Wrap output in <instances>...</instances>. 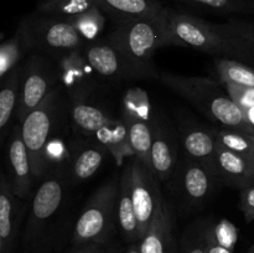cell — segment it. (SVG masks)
Wrapping results in <instances>:
<instances>
[{
  "instance_id": "1",
  "label": "cell",
  "mask_w": 254,
  "mask_h": 253,
  "mask_svg": "<svg viewBox=\"0 0 254 253\" xmlns=\"http://www.w3.org/2000/svg\"><path fill=\"white\" fill-rule=\"evenodd\" d=\"M68 123V99L62 83L21 121V135L36 180L50 173V151Z\"/></svg>"
},
{
  "instance_id": "2",
  "label": "cell",
  "mask_w": 254,
  "mask_h": 253,
  "mask_svg": "<svg viewBox=\"0 0 254 253\" xmlns=\"http://www.w3.org/2000/svg\"><path fill=\"white\" fill-rule=\"evenodd\" d=\"M161 83L185 98L205 117L223 128L254 136V126L247 114L233 101L227 89L213 79L171 73L159 74Z\"/></svg>"
},
{
  "instance_id": "3",
  "label": "cell",
  "mask_w": 254,
  "mask_h": 253,
  "mask_svg": "<svg viewBox=\"0 0 254 253\" xmlns=\"http://www.w3.org/2000/svg\"><path fill=\"white\" fill-rule=\"evenodd\" d=\"M168 7L154 16L131 19L117 22L108 39L121 51L145 72L148 77L155 76L153 56L160 47H166V17Z\"/></svg>"
},
{
  "instance_id": "4",
  "label": "cell",
  "mask_w": 254,
  "mask_h": 253,
  "mask_svg": "<svg viewBox=\"0 0 254 253\" xmlns=\"http://www.w3.org/2000/svg\"><path fill=\"white\" fill-rule=\"evenodd\" d=\"M32 49L41 55L61 62L73 55L82 54L87 39L76 25L49 15L34 14L24 19Z\"/></svg>"
},
{
  "instance_id": "5",
  "label": "cell",
  "mask_w": 254,
  "mask_h": 253,
  "mask_svg": "<svg viewBox=\"0 0 254 253\" xmlns=\"http://www.w3.org/2000/svg\"><path fill=\"white\" fill-rule=\"evenodd\" d=\"M119 183L109 181L93 193L74 225L73 242L77 245L103 243L117 226V197Z\"/></svg>"
},
{
  "instance_id": "6",
  "label": "cell",
  "mask_w": 254,
  "mask_h": 253,
  "mask_svg": "<svg viewBox=\"0 0 254 253\" xmlns=\"http://www.w3.org/2000/svg\"><path fill=\"white\" fill-rule=\"evenodd\" d=\"M190 47L215 57H226L227 44L213 22L168 10L166 47Z\"/></svg>"
},
{
  "instance_id": "7",
  "label": "cell",
  "mask_w": 254,
  "mask_h": 253,
  "mask_svg": "<svg viewBox=\"0 0 254 253\" xmlns=\"http://www.w3.org/2000/svg\"><path fill=\"white\" fill-rule=\"evenodd\" d=\"M59 63L45 55H32L21 64V88L15 117L20 122L61 84Z\"/></svg>"
},
{
  "instance_id": "8",
  "label": "cell",
  "mask_w": 254,
  "mask_h": 253,
  "mask_svg": "<svg viewBox=\"0 0 254 253\" xmlns=\"http://www.w3.org/2000/svg\"><path fill=\"white\" fill-rule=\"evenodd\" d=\"M130 181L131 198L143 238L154 221L160 216L165 201L161 196L159 179L148 165L135 156L130 163Z\"/></svg>"
},
{
  "instance_id": "9",
  "label": "cell",
  "mask_w": 254,
  "mask_h": 253,
  "mask_svg": "<svg viewBox=\"0 0 254 253\" xmlns=\"http://www.w3.org/2000/svg\"><path fill=\"white\" fill-rule=\"evenodd\" d=\"M122 119L128 129L129 141L134 156L150 168L153 123L145 92L133 89L126 94L122 107Z\"/></svg>"
},
{
  "instance_id": "10",
  "label": "cell",
  "mask_w": 254,
  "mask_h": 253,
  "mask_svg": "<svg viewBox=\"0 0 254 253\" xmlns=\"http://www.w3.org/2000/svg\"><path fill=\"white\" fill-rule=\"evenodd\" d=\"M83 57L98 76L109 81L148 77L145 72L136 67L109 39L87 44L83 50Z\"/></svg>"
},
{
  "instance_id": "11",
  "label": "cell",
  "mask_w": 254,
  "mask_h": 253,
  "mask_svg": "<svg viewBox=\"0 0 254 253\" xmlns=\"http://www.w3.org/2000/svg\"><path fill=\"white\" fill-rule=\"evenodd\" d=\"M218 180L220 178L212 170L186 154L173 179L184 202L192 207H200L208 201Z\"/></svg>"
},
{
  "instance_id": "12",
  "label": "cell",
  "mask_w": 254,
  "mask_h": 253,
  "mask_svg": "<svg viewBox=\"0 0 254 253\" xmlns=\"http://www.w3.org/2000/svg\"><path fill=\"white\" fill-rule=\"evenodd\" d=\"M153 141L150 150V169L163 183L173 181L179 166V143L180 136L164 117H151Z\"/></svg>"
},
{
  "instance_id": "13",
  "label": "cell",
  "mask_w": 254,
  "mask_h": 253,
  "mask_svg": "<svg viewBox=\"0 0 254 253\" xmlns=\"http://www.w3.org/2000/svg\"><path fill=\"white\" fill-rule=\"evenodd\" d=\"M68 114L72 128L81 136H94L116 117L106 106L89 96L86 87L74 86L67 93Z\"/></svg>"
},
{
  "instance_id": "14",
  "label": "cell",
  "mask_w": 254,
  "mask_h": 253,
  "mask_svg": "<svg viewBox=\"0 0 254 253\" xmlns=\"http://www.w3.org/2000/svg\"><path fill=\"white\" fill-rule=\"evenodd\" d=\"M109 151L91 136H77L67 146L66 168L71 183L91 179L103 165Z\"/></svg>"
},
{
  "instance_id": "15",
  "label": "cell",
  "mask_w": 254,
  "mask_h": 253,
  "mask_svg": "<svg viewBox=\"0 0 254 253\" xmlns=\"http://www.w3.org/2000/svg\"><path fill=\"white\" fill-rule=\"evenodd\" d=\"M25 201L15 195L9 178L2 173L0 175V253H11L26 212Z\"/></svg>"
},
{
  "instance_id": "16",
  "label": "cell",
  "mask_w": 254,
  "mask_h": 253,
  "mask_svg": "<svg viewBox=\"0 0 254 253\" xmlns=\"http://www.w3.org/2000/svg\"><path fill=\"white\" fill-rule=\"evenodd\" d=\"M7 156H9L10 165L9 181L12 191L17 197L27 200L31 196L32 186L36 179L32 173L29 151L22 139L20 126H15L10 135Z\"/></svg>"
},
{
  "instance_id": "17",
  "label": "cell",
  "mask_w": 254,
  "mask_h": 253,
  "mask_svg": "<svg viewBox=\"0 0 254 253\" xmlns=\"http://www.w3.org/2000/svg\"><path fill=\"white\" fill-rule=\"evenodd\" d=\"M180 140L186 155L203 164L216 175L217 173V138L215 130H208L197 124H186L180 131Z\"/></svg>"
},
{
  "instance_id": "18",
  "label": "cell",
  "mask_w": 254,
  "mask_h": 253,
  "mask_svg": "<svg viewBox=\"0 0 254 253\" xmlns=\"http://www.w3.org/2000/svg\"><path fill=\"white\" fill-rule=\"evenodd\" d=\"M119 190L117 197V226L127 241L141 240L140 227L131 198L130 164L126 166L118 180Z\"/></svg>"
},
{
  "instance_id": "19",
  "label": "cell",
  "mask_w": 254,
  "mask_h": 253,
  "mask_svg": "<svg viewBox=\"0 0 254 253\" xmlns=\"http://www.w3.org/2000/svg\"><path fill=\"white\" fill-rule=\"evenodd\" d=\"M217 173L222 183L241 190L254 183V164L220 144L217 148Z\"/></svg>"
},
{
  "instance_id": "20",
  "label": "cell",
  "mask_w": 254,
  "mask_h": 253,
  "mask_svg": "<svg viewBox=\"0 0 254 253\" xmlns=\"http://www.w3.org/2000/svg\"><path fill=\"white\" fill-rule=\"evenodd\" d=\"M96 2L102 11L113 16L117 22L154 16L165 10L156 0H96Z\"/></svg>"
},
{
  "instance_id": "21",
  "label": "cell",
  "mask_w": 254,
  "mask_h": 253,
  "mask_svg": "<svg viewBox=\"0 0 254 253\" xmlns=\"http://www.w3.org/2000/svg\"><path fill=\"white\" fill-rule=\"evenodd\" d=\"M91 138H94L98 143H101L113 156L117 164L123 163L127 156H134L129 141L128 129L122 117L112 119L106 126H103Z\"/></svg>"
},
{
  "instance_id": "22",
  "label": "cell",
  "mask_w": 254,
  "mask_h": 253,
  "mask_svg": "<svg viewBox=\"0 0 254 253\" xmlns=\"http://www.w3.org/2000/svg\"><path fill=\"white\" fill-rule=\"evenodd\" d=\"M29 50H32L26 24L22 20L16 32L0 46V78L4 79L9 72L19 66V62Z\"/></svg>"
},
{
  "instance_id": "23",
  "label": "cell",
  "mask_w": 254,
  "mask_h": 253,
  "mask_svg": "<svg viewBox=\"0 0 254 253\" xmlns=\"http://www.w3.org/2000/svg\"><path fill=\"white\" fill-rule=\"evenodd\" d=\"M171 212L165 202L160 216L154 221L140 242L141 253H168L171 241Z\"/></svg>"
},
{
  "instance_id": "24",
  "label": "cell",
  "mask_w": 254,
  "mask_h": 253,
  "mask_svg": "<svg viewBox=\"0 0 254 253\" xmlns=\"http://www.w3.org/2000/svg\"><path fill=\"white\" fill-rule=\"evenodd\" d=\"M98 7L96 0H41L36 12L71 22L84 12Z\"/></svg>"
},
{
  "instance_id": "25",
  "label": "cell",
  "mask_w": 254,
  "mask_h": 253,
  "mask_svg": "<svg viewBox=\"0 0 254 253\" xmlns=\"http://www.w3.org/2000/svg\"><path fill=\"white\" fill-rule=\"evenodd\" d=\"M2 81L0 92V129L5 130L11 121L14 112H16L21 88V66H17L6 74Z\"/></svg>"
},
{
  "instance_id": "26",
  "label": "cell",
  "mask_w": 254,
  "mask_h": 253,
  "mask_svg": "<svg viewBox=\"0 0 254 253\" xmlns=\"http://www.w3.org/2000/svg\"><path fill=\"white\" fill-rule=\"evenodd\" d=\"M215 69L223 83L254 88V71L242 62L216 57Z\"/></svg>"
},
{
  "instance_id": "27",
  "label": "cell",
  "mask_w": 254,
  "mask_h": 253,
  "mask_svg": "<svg viewBox=\"0 0 254 253\" xmlns=\"http://www.w3.org/2000/svg\"><path fill=\"white\" fill-rule=\"evenodd\" d=\"M216 138L221 146L254 164V136L232 129L222 128L216 131Z\"/></svg>"
},
{
  "instance_id": "28",
  "label": "cell",
  "mask_w": 254,
  "mask_h": 253,
  "mask_svg": "<svg viewBox=\"0 0 254 253\" xmlns=\"http://www.w3.org/2000/svg\"><path fill=\"white\" fill-rule=\"evenodd\" d=\"M179 1L212 10V11L221 12V14L253 11L250 0H179Z\"/></svg>"
},
{
  "instance_id": "29",
  "label": "cell",
  "mask_w": 254,
  "mask_h": 253,
  "mask_svg": "<svg viewBox=\"0 0 254 253\" xmlns=\"http://www.w3.org/2000/svg\"><path fill=\"white\" fill-rule=\"evenodd\" d=\"M71 22L78 27L87 40H92L103 30L106 19L103 16V11L99 7H96L76 17Z\"/></svg>"
},
{
  "instance_id": "30",
  "label": "cell",
  "mask_w": 254,
  "mask_h": 253,
  "mask_svg": "<svg viewBox=\"0 0 254 253\" xmlns=\"http://www.w3.org/2000/svg\"><path fill=\"white\" fill-rule=\"evenodd\" d=\"M218 30L227 36L254 47V25L240 20H230L226 24H216Z\"/></svg>"
},
{
  "instance_id": "31",
  "label": "cell",
  "mask_w": 254,
  "mask_h": 253,
  "mask_svg": "<svg viewBox=\"0 0 254 253\" xmlns=\"http://www.w3.org/2000/svg\"><path fill=\"white\" fill-rule=\"evenodd\" d=\"M225 84L231 98L241 107L243 112L248 116V112L254 108V88H247V87L235 86V84Z\"/></svg>"
},
{
  "instance_id": "32",
  "label": "cell",
  "mask_w": 254,
  "mask_h": 253,
  "mask_svg": "<svg viewBox=\"0 0 254 253\" xmlns=\"http://www.w3.org/2000/svg\"><path fill=\"white\" fill-rule=\"evenodd\" d=\"M240 208L247 222L254 221V183L241 190Z\"/></svg>"
},
{
  "instance_id": "33",
  "label": "cell",
  "mask_w": 254,
  "mask_h": 253,
  "mask_svg": "<svg viewBox=\"0 0 254 253\" xmlns=\"http://www.w3.org/2000/svg\"><path fill=\"white\" fill-rule=\"evenodd\" d=\"M201 238H202L203 241L202 245L206 253H231L230 248L225 247V246L218 241L216 232H212L210 228H203Z\"/></svg>"
},
{
  "instance_id": "34",
  "label": "cell",
  "mask_w": 254,
  "mask_h": 253,
  "mask_svg": "<svg viewBox=\"0 0 254 253\" xmlns=\"http://www.w3.org/2000/svg\"><path fill=\"white\" fill-rule=\"evenodd\" d=\"M201 238L198 237V242H190L186 247V253H206L202 243H200Z\"/></svg>"
},
{
  "instance_id": "35",
  "label": "cell",
  "mask_w": 254,
  "mask_h": 253,
  "mask_svg": "<svg viewBox=\"0 0 254 253\" xmlns=\"http://www.w3.org/2000/svg\"><path fill=\"white\" fill-rule=\"evenodd\" d=\"M99 246H101L99 243H86L84 247L77 253H99V251H101Z\"/></svg>"
},
{
  "instance_id": "36",
  "label": "cell",
  "mask_w": 254,
  "mask_h": 253,
  "mask_svg": "<svg viewBox=\"0 0 254 253\" xmlns=\"http://www.w3.org/2000/svg\"><path fill=\"white\" fill-rule=\"evenodd\" d=\"M126 253H141L140 252V245H139V246H135V245L130 246V247L127 250Z\"/></svg>"
},
{
  "instance_id": "37",
  "label": "cell",
  "mask_w": 254,
  "mask_h": 253,
  "mask_svg": "<svg viewBox=\"0 0 254 253\" xmlns=\"http://www.w3.org/2000/svg\"><path fill=\"white\" fill-rule=\"evenodd\" d=\"M250 2H251V5H252V10L254 11V0H250Z\"/></svg>"
},
{
  "instance_id": "38",
  "label": "cell",
  "mask_w": 254,
  "mask_h": 253,
  "mask_svg": "<svg viewBox=\"0 0 254 253\" xmlns=\"http://www.w3.org/2000/svg\"><path fill=\"white\" fill-rule=\"evenodd\" d=\"M251 253H254V246L252 248H251Z\"/></svg>"
}]
</instances>
